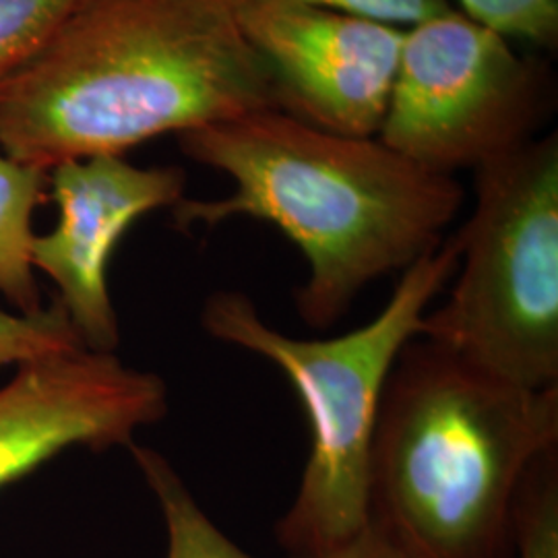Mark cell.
I'll return each instance as SVG.
<instances>
[{"mask_svg": "<svg viewBox=\"0 0 558 558\" xmlns=\"http://www.w3.org/2000/svg\"><path fill=\"white\" fill-rule=\"evenodd\" d=\"M75 348L83 343L57 300L29 315L0 308V371Z\"/></svg>", "mask_w": 558, "mask_h": 558, "instance_id": "cell-13", "label": "cell"}, {"mask_svg": "<svg viewBox=\"0 0 558 558\" xmlns=\"http://www.w3.org/2000/svg\"><path fill=\"white\" fill-rule=\"evenodd\" d=\"M129 451L160 507L166 527V558H253L203 511L168 459L137 442Z\"/></svg>", "mask_w": 558, "mask_h": 558, "instance_id": "cell-11", "label": "cell"}, {"mask_svg": "<svg viewBox=\"0 0 558 558\" xmlns=\"http://www.w3.org/2000/svg\"><path fill=\"white\" fill-rule=\"evenodd\" d=\"M555 80L538 59L451 9L403 34L379 141L453 177L534 141L550 117Z\"/></svg>", "mask_w": 558, "mask_h": 558, "instance_id": "cell-6", "label": "cell"}, {"mask_svg": "<svg viewBox=\"0 0 558 558\" xmlns=\"http://www.w3.org/2000/svg\"><path fill=\"white\" fill-rule=\"evenodd\" d=\"M59 221L36 234L32 265L57 286L83 348L117 352L119 315L108 292V265L129 228L143 216L184 199L186 174L179 166L140 168L122 156L62 161L48 170Z\"/></svg>", "mask_w": 558, "mask_h": 558, "instance_id": "cell-9", "label": "cell"}, {"mask_svg": "<svg viewBox=\"0 0 558 558\" xmlns=\"http://www.w3.org/2000/svg\"><path fill=\"white\" fill-rule=\"evenodd\" d=\"M339 13L380 23H412L428 20L449 9L447 0H302Z\"/></svg>", "mask_w": 558, "mask_h": 558, "instance_id": "cell-16", "label": "cell"}, {"mask_svg": "<svg viewBox=\"0 0 558 558\" xmlns=\"http://www.w3.org/2000/svg\"><path fill=\"white\" fill-rule=\"evenodd\" d=\"M449 299L418 338L523 389L558 387V137L480 163Z\"/></svg>", "mask_w": 558, "mask_h": 558, "instance_id": "cell-5", "label": "cell"}, {"mask_svg": "<svg viewBox=\"0 0 558 558\" xmlns=\"http://www.w3.org/2000/svg\"><path fill=\"white\" fill-rule=\"evenodd\" d=\"M265 110L278 83L234 0H75L0 83V149L48 172Z\"/></svg>", "mask_w": 558, "mask_h": 558, "instance_id": "cell-1", "label": "cell"}, {"mask_svg": "<svg viewBox=\"0 0 558 558\" xmlns=\"http://www.w3.org/2000/svg\"><path fill=\"white\" fill-rule=\"evenodd\" d=\"M166 414L168 385L117 352L75 348L23 362L0 387V490L69 449H129Z\"/></svg>", "mask_w": 558, "mask_h": 558, "instance_id": "cell-8", "label": "cell"}, {"mask_svg": "<svg viewBox=\"0 0 558 558\" xmlns=\"http://www.w3.org/2000/svg\"><path fill=\"white\" fill-rule=\"evenodd\" d=\"M234 9L286 114L345 137L379 135L403 44L398 27L302 0H234Z\"/></svg>", "mask_w": 558, "mask_h": 558, "instance_id": "cell-7", "label": "cell"}, {"mask_svg": "<svg viewBox=\"0 0 558 558\" xmlns=\"http://www.w3.org/2000/svg\"><path fill=\"white\" fill-rule=\"evenodd\" d=\"M458 265L453 234L401 274L375 319L338 338H290L236 290L205 300L201 325L207 336L276 364L308 416L311 453L296 497L276 525V538L288 557L331 550L371 525L368 461L385 385Z\"/></svg>", "mask_w": 558, "mask_h": 558, "instance_id": "cell-4", "label": "cell"}, {"mask_svg": "<svg viewBox=\"0 0 558 558\" xmlns=\"http://www.w3.org/2000/svg\"><path fill=\"white\" fill-rule=\"evenodd\" d=\"M288 558H405L399 553L398 546L380 532L377 525H368L360 536H356L331 550L308 555V557Z\"/></svg>", "mask_w": 558, "mask_h": 558, "instance_id": "cell-17", "label": "cell"}, {"mask_svg": "<svg viewBox=\"0 0 558 558\" xmlns=\"http://www.w3.org/2000/svg\"><path fill=\"white\" fill-rule=\"evenodd\" d=\"M180 149L223 172L234 193L179 201L174 226L216 228L232 218L274 223L299 246L308 279L296 292L300 319L329 329L377 279L403 274L442 244L463 189L383 141L345 137L279 110L180 133Z\"/></svg>", "mask_w": 558, "mask_h": 558, "instance_id": "cell-2", "label": "cell"}, {"mask_svg": "<svg viewBox=\"0 0 558 558\" xmlns=\"http://www.w3.org/2000/svg\"><path fill=\"white\" fill-rule=\"evenodd\" d=\"M465 17L499 34L539 48L555 50L558 44V0H459Z\"/></svg>", "mask_w": 558, "mask_h": 558, "instance_id": "cell-15", "label": "cell"}, {"mask_svg": "<svg viewBox=\"0 0 558 558\" xmlns=\"http://www.w3.org/2000/svg\"><path fill=\"white\" fill-rule=\"evenodd\" d=\"M46 191V170L15 161L0 149V299L25 315L44 308L32 244L34 216Z\"/></svg>", "mask_w": 558, "mask_h": 558, "instance_id": "cell-10", "label": "cell"}, {"mask_svg": "<svg viewBox=\"0 0 558 558\" xmlns=\"http://www.w3.org/2000/svg\"><path fill=\"white\" fill-rule=\"evenodd\" d=\"M555 447L558 387L509 385L414 338L380 399L371 523L405 558H511L521 482Z\"/></svg>", "mask_w": 558, "mask_h": 558, "instance_id": "cell-3", "label": "cell"}, {"mask_svg": "<svg viewBox=\"0 0 558 558\" xmlns=\"http://www.w3.org/2000/svg\"><path fill=\"white\" fill-rule=\"evenodd\" d=\"M511 542V558H558V447L546 451L521 482Z\"/></svg>", "mask_w": 558, "mask_h": 558, "instance_id": "cell-12", "label": "cell"}, {"mask_svg": "<svg viewBox=\"0 0 558 558\" xmlns=\"http://www.w3.org/2000/svg\"><path fill=\"white\" fill-rule=\"evenodd\" d=\"M75 0H0V83L46 40Z\"/></svg>", "mask_w": 558, "mask_h": 558, "instance_id": "cell-14", "label": "cell"}]
</instances>
